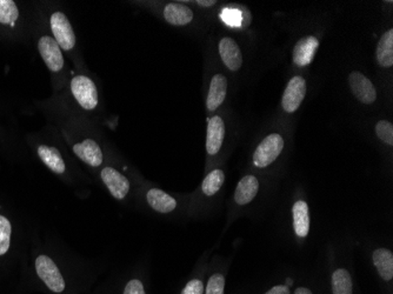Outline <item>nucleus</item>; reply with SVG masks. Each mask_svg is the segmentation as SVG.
<instances>
[{
  "instance_id": "nucleus-30",
  "label": "nucleus",
  "mask_w": 393,
  "mask_h": 294,
  "mask_svg": "<svg viewBox=\"0 0 393 294\" xmlns=\"http://www.w3.org/2000/svg\"><path fill=\"white\" fill-rule=\"evenodd\" d=\"M265 294H290V288L286 285H278L267 291Z\"/></svg>"
},
{
  "instance_id": "nucleus-25",
  "label": "nucleus",
  "mask_w": 393,
  "mask_h": 294,
  "mask_svg": "<svg viewBox=\"0 0 393 294\" xmlns=\"http://www.w3.org/2000/svg\"><path fill=\"white\" fill-rule=\"evenodd\" d=\"M376 133L386 145H393V125L387 121H380L376 125Z\"/></svg>"
},
{
  "instance_id": "nucleus-1",
  "label": "nucleus",
  "mask_w": 393,
  "mask_h": 294,
  "mask_svg": "<svg viewBox=\"0 0 393 294\" xmlns=\"http://www.w3.org/2000/svg\"><path fill=\"white\" fill-rule=\"evenodd\" d=\"M284 148L283 137L278 133H274L266 137L262 143L259 144L253 155V164L258 169H264L276 162L281 151Z\"/></svg>"
},
{
  "instance_id": "nucleus-15",
  "label": "nucleus",
  "mask_w": 393,
  "mask_h": 294,
  "mask_svg": "<svg viewBox=\"0 0 393 294\" xmlns=\"http://www.w3.org/2000/svg\"><path fill=\"white\" fill-rule=\"evenodd\" d=\"M164 18L168 23L175 26H184L191 23L193 20V12L191 8L185 6L183 4H172L166 5L164 10Z\"/></svg>"
},
{
  "instance_id": "nucleus-11",
  "label": "nucleus",
  "mask_w": 393,
  "mask_h": 294,
  "mask_svg": "<svg viewBox=\"0 0 393 294\" xmlns=\"http://www.w3.org/2000/svg\"><path fill=\"white\" fill-rule=\"evenodd\" d=\"M219 54L225 66L231 71H237L242 68L243 56L240 52L239 46L232 38L226 37L221 39L219 42Z\"/></svg>"
},
{
  "instance_id": "nucleus-3",
  "label": "nucleus",
  "mask_w": 393,
  "mask_h": 294,
  "mask_svg": "<svg viewBox=\"0 0 393 294\" xmlns=\"http://www.w3.org/2000/svg\"><path fill=\"white\" fill-rule=\"evenodd\" d=\"M72 95L82 109H94L98 105V91L94 82L85 76H77L71 82Z\"/></svg>"
},
{
  "instance_id": "nucleus-28",
  "label": "nucleus",
  "mask_w": 393,
  "mask_h": 294,
  "mask_svg": "<svg viewBox=\"0 0 393 294\" xmlns=\"http://www.w3.org/2000/svg\"><path fill=\"white\" fill-rule=\"evenodd\" d=\"M202 292H204V284L202 283V280L193 279L186 284L181 294H202Z\"/></svg>"
},
{
  "instance_id": "nucleus-6",
  "label": "nucleus",
  "mask_w": 393,
  "mask_h": 294,
  "mask_svg": "<svg viewBox=\"0 0 393 294\" xmlns=\"http://www.w3.org/2000/svg\"><path fill=\"white\" fill-rule=\"evenodd\" d=\"M38 49L46 66L52 72H59L64 66V58L56 40L50 36L39 39Z\"/></svg>"
},
{
  "instance_id": "nucleus-23",
  "label": "nucleus",
  "mask_w": 393,
  "mask_h": 294,
  "mask_svg": "<svg viewBox=\"0 0 393 294\" xmlns=\"http://www.w3.org/2000/svg\"><path fill=\"white\" fill-rule=\"evenodd\" d=\"M19 18V10L13 0H0V24L15 25Z\"/></svg>"
},
{
  "instance_id": "nucleus-17",
  "label": "nucleus",
  "mask_w": 393,
  "mask_h": 294,
  "mask_svg": "<svg viewBox=\"0 0 393 294\" xmlns=\"http://www.w3.org/2000/svg\"><path fill=\"white\" fill-rule=\"evenodd\" d=\"M147 198L151 208L161 213H170L177 208L176 199L161 189H150L147 192Z\"/></svg>"
},
{
  "instance_id": "nucleus-13",
  "label": "nucleus",
  "mask_w": 393,
  "mask_h": 294,
  "mask_svg": "<svg viewBox=\"0 0 393 294\" xmlns=\"http://www.w3.org/2000/svg\"><path fill=\"white\" fill-rule=\"evenodd\" d=\"M228 93V79L223 75H216L210 84V90L206 99V106L209 111H216L224 102Z\"/></svg>"
},
{
  "instance_id": "nucleus-31",
  "label": "nucleus",
  "mask_w": 393,
  "mask_h": 294,
  "mask_svg": "<svg viewBox=\"0 0 393 294\" xmlns=\"http://www.w3.org/2000/svg\"><path fill=\"white\" fill-rule=\"evenodd\" d=\"M197 4L200 5V6H205V8H210V6H214L216 4V1L214 0H207V1L199 0V1H197Z\"/></svg>"
},
{
  "instance_id": "nucleus-2",
  "label": "nucleus",
  "mask_w": 393,
  "mask_h": 294,
  "mask_svg": "<svg viewBox=\"0 0 393 294\" xmlns=\"http://www.w3.org/2000/svg\"><path fill=\"white\" fill-rule=\"evenodd\" d=\"M36 271L50 290L56 293H61L65 290V281L59 268L54 261L47 256H38L36 261Z\"/></svg>"
},
{
  "instance_id": "nucleus-18",
  "label": "nucleus",
  "mask_w": 393,
  "mask_h": 294,
  "mask_svg": "<svg viewBox=\"0 0 393 294\" xmlns=\"http://www.w3.org/2000/svg\"><path fill=\"white\" fill-rule=\"evenodd\" d=\"M38 155L40 157L41 162H44L46 167H49L50 170L53 171L54 173H64L65 169H66L64 159L56 147L41 145L38 147Z\"/></svg>"
},
{
  "instance_id": "nucleus-26",
  "label": "nucleus",
  "mask_w": 393,
  "mask_h": 294,
  "mask_svg": "<svg viewBox=\"0 0 393 294\" xmlns=\"http://www.w3.org/2000/svg\"><path fill=\"white\" fill-rule=\"evenodd\" d=\"M221 18L224 20L225 24H228L230 26H242V23L244 22V13L238 8H226L221 13Z\"/></svg>"
},
{
  "instance_id": "nucleus-4",
  "label": "nucleus",
  "mask_w": 393,
  "mask_h": 294,
  "mask_svg": "<svg viewBox=\"0 0 393 294\" xmlns=\"http://www.w3.org/2000/svg\"><path fill=\"white\" fill-rule=\"evenodd\" d=\"M50 23H51V30L54 36V40L59 47L65 51L73 49L75 45V34L68 17L61 12H54L51 15Z\"/></svg>"
},
{
  "instance_id": "nucleus-24",
  "label": "nucleus",
  "mask_w": 393,
  "mask_h": 294,
  "mask_svg": "<svg viewBox=\"0 0 393 294\" xmlns=\"http://www.w3.org/2000/svg\"><path fill=\"white\" fill-rule=\"evenodd\" d=\"M11 223L4 215H0V256L8 252L11 244Z\"/></svg>"
},
{
  "instance_id": "nucleus-8",
  "label": "nucleus",
  "mask_w": 393,
  "mask_h": 294,
  "mask_svg": "<svg viewBox=\"0 0 393 294\" xmlns=\"http://www.w3.org/2000/svg\"><path fill=\"white\" fill-rule=\"evenodd\" d=\"M101 179L116 199L123 200L130 191V181L128 178L112 167H105L101 171Z\"/></svg>"
},
{
  "instance_id": "nucleus-19",
  "label": "nucleus",
  "mask_w": 393,
  "mask_h": 294,
  "mask_svg": "<svg viewBox=\"0 0 393 294\" xmlns=\"http://www.w3.org/2000/svg\"><path fill=\"white\" fill-rule=\"evenodd\" d=\"M373 265L377 268L379 275L385 281L393 278V253L390 249H377L372 256Z\"/></svg>"
},
{
  "instance_id": "nucleus-14",
  "label": "nucleus",
  "mask_w": 393,
  "mask_h": 294,
  "mask_svg": "<svg viewBox=\"0 0 393 294\" xmlns=\"http://www.w3.org/2000/svg\"><path fill=\"white\" fill-rule=\"evenodd\" d=\"M259 189V181L255 176H245L240 179L235 192V200L238 205L250 204L255 199Z\"/></svg>"
},
{
  "instance_id": "nucleus-12",
  "label": "nucleus",
  "mask_w": 393,
  "mask_h": 294,
  "mask_svg": "<svg viewBox=\"0 0 393 294\" xmlns=\"http://www.w3.org/2000/svg\"><path fill=\"white\" fill-rule=\"evenodd\" d=\"M73 152L82 159V162H87L90 167H101L103 162V152L94 140L85 139L82 143L75 144L73 146Z\"/></svg>"
},
{
  "instance_id": "nucleus-9",
  "label": "nucleus",
  "mask_w": 393,
  "mask_h": 294,
  "mask_svg": "<svg viewBox=\"0 0 393 294\" xmlns=\"http://www.w3.org/2000/svg\"><path fill=\"white\" fill-rule=\"evenodd\" d=\"M318 47L319 40L313 36H307L298 40L292 52L295 64L298 65L300 68L311 64Z\"/></svg>"
},
{
  "instance_id": "nucleus-22",
  "label": "nucleus",
  "mask_w": 393,
  "mask_h": 294,
  "mask_svg": "<svg viewBox=\"0 0 393 294\" xmlns=\"http://www.w3.org/2000/svg\"><path fill=\"white\" fill-rule=\"evenodd\" d=\"M225 173L221 170H214L206 176L202 181V189L207 196H214L224 184Z\"/></svg>"
},
{
  "instance_id": "nucleus-20",
  "label": "nucleus",
  "mask_w": 393,
  "mask_h": 294,
  "mask_svg": "<svg viewBox=\"0 0 393 294\" xmlns=\"http://www.w3.org/2000/svg\"><path fill=\"white\" fill-rule=\"evenodd\" d=\"M377 61L382 68H391L393 65V30L387 31L379 39L377 51Z\"/></svg>"
},
{
  "instance_id": "nucleus-10",
  "label": "nucleus",
  "mask_w": 393,
  "mask_h": 294,
  "mask_svg": "<svg viewBox=\"0 0 393 294\" xmlns=\"http://www.w3.org/2000/svg\"><path fill=\"white\" fill-rule=\"evenodd\" d=\"M225 138V124L221 117H212L207 124L206 151L209 155H217L221 151Z\"/></svg>"
},
{
  "instance_id": "nucleus-5",
  "label": "nucleus",
  "mask_w": 393,
  "mask_h": 294,
  "mask_svg": "<svg viewBox=\"0 0 393 294\" xmlns=\"http://www.w3.org/2000/svg\"><path fill=\"white\" fill-rule=\"evenodd\" d=\"M306 95V82L303 77H293L285 88L281 98V106L285 112L293 114L299 109L304 98Z\"/></svg>"
},
{
  "instance_id": "nucleus-29",
  "label": "nucleus",
  "mask_w": 393,
  "mask_h": 294,
  "mask_svg": "<svg viewBox=\"0 0 393 294\" xmlns=\"http://www.w3.org/2000/svg\"><path fill=\"white\" fill-rule=\"evenodd\" d=\"M124 294H147L144 290V285L142 281L138 279H133L128 281V285L125 287Z\"/></svg>"
},
{
  "instance_id": "nucleus-16",
  "label": "nucleus",
  "mask_w": 393,
  "mask_h": 294,
  "mask_svg": "<svg viewBox=\"0 0 393 294\" xmlns=\"http://www.w3.org/2000/svg\"><path fill=\"white\" fill-rule=\"evenodd\" d=\"M293 229L299 238L307 237L310 232V215H309V205L303 201L298 200L296 204L293 205Z\"/></svg>"
},
{
  "instance_id": "nucleus-21",
  "label": "nucleus",
  "mask_w": 393,
  "mask_h": 294,
  "mask_svg": "<svg viewBox=\"0 0 393 294\" xmlns=\"http://www.w3.org/2000/svg\"><path fill=\"white\" fill-rule=\"evenodd\" d=\"M332 293L353 294V278L345 268H338L332 274Z\"/></svg>"
},
{
  "instance_id": "nucleus-33",
  "label": "nucleus",
  "mask_w": 393,
  "mask_h": 294,
  "mask_svg": "<svg viewBox=\"0 0 393 294\" xmlns=\"http://www.w3.org/2000/svg\"><path fill=\"white\" fill-rule=\"evenodd\" d=\"M293 284V280L292 279H290V278H288V279H286V286H291V285H292Z\"/></svg>"
},
{
  "instance_id": "nucleus-32",
  "label": "nucleus",
  "mask_w": 393,
  "mask_h": 294,
  "mask_svg": "<svg viewBox=\"0 0 393 294\" xmlns=\"http://www.w3.org/2000/svg\"><path fill=\"white\" fill-rule=\"evenodd\" d=\"M295 294H313L311 290H309L306 287H298L296 291H295Z\"/></svg>"
},
{
  "instance_id": "nucleus-7",
  "label": "nucleus",
  "mask_w": 393,
  "mask_h": 294,
  "mask_svg": "<svg viewBox=\"0 0 393 294\" xmlns=\"http://www.w3.org/2000/svg\"><path fill=\"white\" fill-rule=\"evenodd\" d=\"M348 83L353 93L360 102L370 105L377 99V91L370 79H367L363 73L353 71L348 77Z\"/></svg>"
},
{
  "instance_id": "nucleus-27",
  "label": "nucleus",
  "mask_w": 393,
  "mask_h": 294,
  "mask_svg": "<svg viewBox=\"0 0 393 294\" xmlns=\"http://www.w3.org/2000/svg\"><path fill=\"white\" fill-rule=\"evenodd\" d=\"M225 277L221 273L212 275L207 286H206V294H224Z\"/></svg>"
}]
</instances>
